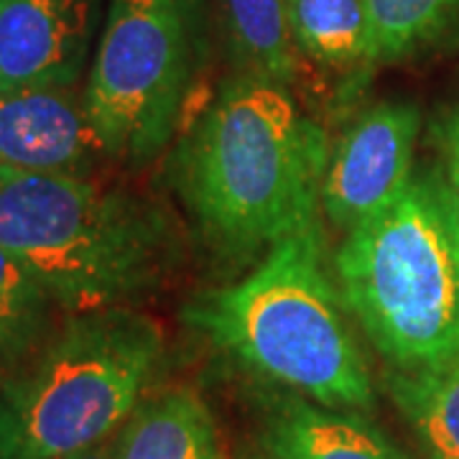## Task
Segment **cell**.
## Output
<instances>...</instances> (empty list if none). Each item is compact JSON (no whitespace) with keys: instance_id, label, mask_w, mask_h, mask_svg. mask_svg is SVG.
Wrapping results in <instances>:
<instances>
[{"instance_id":"1","label":"cell","mask_w":459,"mask_h":459,"mask_svg":"<svg viewBox=\"0 0 459 459\" xmlns=\"http://www.w3.org/2000/svg\"><path fill=\"white\" fill-rule=\"evenodd\" d=\"M327 161V133L291 87L238 72L181 138L174 181L204 243L225 261H250L325 220Z\"/></svg>"},{"instance_id":"2","label":"cell","mask_w":459,"mask_h":459,"mask_svg":"<svg viewBox=\"0 0 459 459\" xmlns=\"http://www.w3.org/2000/svg\"><path fill=\"white\" fill-rule=\"evenodd\" d=\"M347 316L325 220L283 238L246 279L184 307L189 327L247 376L327 409L370 413L373 376Z\"/></svg>"},{"instance_id":"3","label":"cell","mask_w":459,"mask_h":459,"mask_svg":"<svg viewBox=\"0 0 459 459\" xmlns=\"http://www.w3.org/2000/svg\"><path fill=\"white\" fill-rule=\"evenodd\" d=\"M0 246L65 314L135 307L179 268L181 235L153 199L92 177L0 166Z\"/></svg>"},{"instance_id":"4","label":"cell","mask_w":459,"mask_h":459,"mask_svg":"<svg viewBox=\"0 0 459 459\" xmlns=\"http://www.w3.org/2000/svg\"><path fill=\"white\" fill-rule=\"evenodd\" d=\"M344 307L388 368L459 360V222L442 169L413 171L332 255Z\"/></svg>"},{"instance_id":"5","label":"cell","mask_w":459,"mask_h":459,"mask_svg":"<svg viewBox=\"0 0 459 459\" xmlns=\"http://www.w3.org/2000/svg\"><path fill=\"white\" fill-rule=\"evenodd\" d=\"M164 358V329L135 307L66 314L0 383V459H65L115 437Z\"/></svg>"},{"instance_id":"6","label":"cell","mask_w":459,"mask_h":459,"mask_svg":"<svg viewBox=\"0 0 459 459\" xmlns=\"http://www.w3.org/2000/svg\"><path fill=\"white\" fill-rule=\"evenodd\" d=\"M204 54V0L108 3L82 98L110 159L143 166L164 153Z\"/></svg>"},{"instance_id":"7","label":"cell","mask_w":459,"mask_h":459,"mask_svg":"<svg viewBox=\"0 0 459 459\" xmlns=\"http://www.w3.org/2000/svg\"><path fill=\"white\" fill-rule=\"evenodd\" d=\"M421 113L401 100L362 110L329 148L322 179V217L350 232L401 197L413 177Z\"/></svg>"},{"instance_id":"8","label":"cell","mask_w":459,"mask_h":459,"mask_svg":"<svg viewBox=\"0 0 459 459\" xmlns=\"http://www.w3.org/2000/svg\"><path fill=\"white\" fill-rule=\"evenodd\" d=\"M100 0H0V92L77 87Z\"/></svg>"},{"instance_id":"9","label":"cell","mask_w":459,"mask_h":459,"mask_svg":"<svg viewBox=\"0 0 459 459\" xmlns=\"http://www.w3.org/2000/svg\"><path fill=\"white\" fill-rule=\"evenodd\" d=\"M110 159L74 87L0 92V166L29 174L92 177Z\"/></svg>"},{"instance_id":"10","label":"cell","mask_w":459,"mask_h":459,"mask_svg":"<svg viewBox=\"0 0 459 459\" xmlns=\"http://www.w3.org/2000/svg\"><path fill=\"white\" fill-rule=\"evenodd\" d=\"M261 437L273 459H413L360 411L327 409L286 391L265 401Z\"/></svg>"},{"instance_id":"11","label":"cell","mask_w":459,"mask_h":459,"mask_svg":"<svg viewBox=\"0 0 459 459\" xmlns=\"http://www.w3.org/2000/svg\"><path fill=\"white\" fill-rule=\"evenodd\" d=\"M113 442L115 459H220L212 411L186 385L148 394Z\"/></svg>"},{"instance_id":"12","label":"cell","mask_w":459,"mask_h":459,"mask_svg":"<svg viewBox=\"0 0 459 459\" xmlns=\"http://www.w3.org/2000/svg\"><path fill=\"white\" fill-rule=\"evenodd\" d=\"M385 388L424 459H459V360L388 368Z\"/></svg>"},{"instance_id":"13","label":"cell","mask_w":459,"mask_h":459,"mask_svg":"<svg viewBox=\"0 0 459 459\" xmlns=\"http://www.w3.org/2000/svg\"><path fill=\"white\" fill-rule=\"evenodd\" d=\"M286 18L301 56L362 77L373 44L368 0H286Z\"/></svg>"},{"instance_id":"14","label":"cell","mask_w":459,"mask_h":459,"mask_svg":"<svg viewBox=\"0 0 459 459\" xmlns=\"http://www.w3.org/2000/svg\"><path fill=\"white\" fill-rule=\"evenodd\" d=\"M222 18L232 62L240 74L291 87L301 72L286 0H222Z\"/></svg>"},{"instance_id":"15","label":"cell","mask_w":459,"mask_h":459,"mask_svg":"<svg viewBox=\"0 0 459 459\" xmlns=\"http://www.w3.org/2000/svg\"><path fill=\"white\" fill-rule=\"evenodd\" d=\"M373 44L362 80L376 69L437 49L459 31V0H368Z\"/></svg>"},{"instance_id":"16","label":"cell","mask_w":459,"mask_h":459,"mask_svg":"<svg viewBox=\"0 0 459 459\" xmlns=\"http://www.w3.org/2000/svg\"><path fill=\"white\" fill-rule=\"evenodd\" d=\"M62 307L31 271L0 246V383L49 337Z\"/></svg>"},{"instance_id":"17","label":"cell","mask_w":459,"mask_h":459,"mask_svg":"<svg viewBox=\"0 0 459 459\" xmlns=\"http://www.w3.org/2000/svg\"><path fill=\"white\" fill-rule=\"evenodd\" d=\"M437 138H439V151H442V174L449 195H452V204L457 212L459 222V108L446 113L437 128Z\"/></svg>"},{"instance_id":"18","label":"cell","mask_w":459,"mask_h":459,"mask_svg":"<svg viewBox=\"0 0 459 459\" xmlns=\"http://www.w3.org/2000/svg\"><path fill=\"white\" fill-rule=\"evenodd\" d=\"M65 459H115V442L113 437L105 439V442L95 444V446H87V449H80L74 455H69Z\"/></svg>"},{"instance_id":"19","label":"cell","mask_w":459,"mask_h":459,"mask_svg":"<svg viewBox=\"0 0 459 459\" xmlns=\"http://www.w3.org/2000/svg\"><path fill=\"white\" fill-rule=\"evenodd\" d=\"M250 459H273V457H271V455H268V457H250Z\"/></svg>"}]
</instances>
